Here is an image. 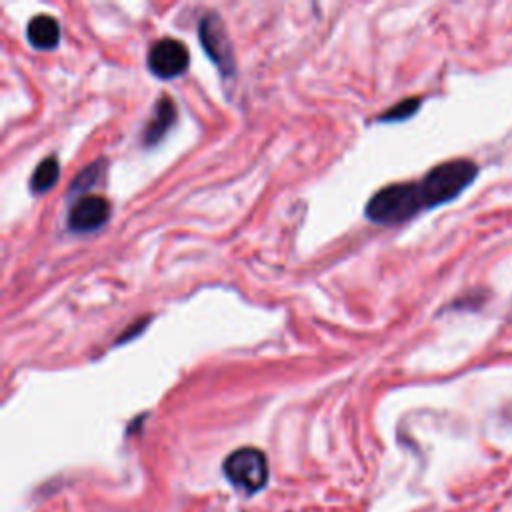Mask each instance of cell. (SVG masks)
<instances>
[{
  "mask_svg": "<svg viewBox=\"0 0 512 512\" xmlns=\"http://www.w3.org/2000/svg\"><path fill=\"white\" fill-rule=\"evenodd\" d=\"M424 206L418 182H396L380 188L366 202V216L376 224H402L416 216Z\"/></svg>",
  "mask_w": 512,
  "mask_h": 512,
  "instance_id": "obj_1",
  "label": "cell"
},
{
  "mask_svg": "<svg viewBox=\"0 0 512 512\" xmlns=\"http://www.w3.org/2000/svg\"><path fill=\"white\" fill-rule=\"evenodd\" d=\"M478 174V166L472 160L456 158L434 166L420 182V194L426 208H434L456 198L464 188L472 184Z\"/></svg>",
  "mask_w": 512,
  "mask_h": 512,
  "instance_id": "obj_2",
  "label": "cell"
},
{
  "mask_svg": "<svg viewBox=\"0 0 512 512\" xmlns=\"http://www.w3.org/2000/svg\"><path fill=\"white\" fill-rule=\"evenodd\" d=\"M222 470L228 482L246 494L258 492L260 488H264L268 480L266 456L262 450L252 446H244L228 454V458L222 464Z\"/></svg>",
  "mask_w": 512,
  "mask_h": 512,
  "instance_id": "obj_3",
  "label": "cell"
},
{
  "mask_svg": "<svg viewBox=\"0 0 512 512\" xmlns=\"http://www.w3.org/2000/svg\"><path fill=\"white\" fill-rule=\"evenodd\" d=\"M198 36H200V44L206 50V54L210 56V60L222 70V74H232L234 72V50H232V42L226 30L224 20L216 14L210 12L200 20L198 26Z\"/></svg>",
  "mask_w": 512,
  "mask_h": 512,
  "instance_id": "obj_4",
  "label": "cell"
},
{
  "mask_svg": "<svg viewBox=\"0 0 512 512\" xmlns=\"http://www.w3.org/2000/svg\"><path fill=\"white\" fill-rule=\"evenodd\" d=\"M146 62L154 76L176 78L186 72L190 64V52L184 42L174 38H162L150 46Z\"/></svg>",
  "mask_w": 512,
  "mask_h": 512,
  "instance_id": "obj_5",
  "label": "cell"
},
{
  "mask_svg": "<svg viewBox=\"0 0 512 512\" xmlns=\"http://www.w3.org/2000/svg\"><path fill=\"white\" fill-rule=\"evenodd\" d=\"M110 218V202L100 194L80 196L68 212V228L74 232H92Z\"/></svg>",
  "mask_w": 512,
  "mask_h": 512,
  "instance_id": "obj_6",
  "label": "cell"
},
{
  "mask_svg": "<svg viewBox=\"0 0 512 512\" xmlns=\"http://www.w3.org/2000/svg\"><path fill=\"white\" fill-rule=\"evenodd\" d=\"M176 120V108L174 102L168 96H162L156 106H154V114L150 116L142 140L146 146H154L156 142H160L164 138V134L170 130V126Z\"/></svg>",
  "mask_w": 512,
  "mask_h": 512,
  "instance_id": "obj_7",
  "label": "cell"
},
{
  "mask_svg": "<svg viewBox=\"0 0 512 512\" xmlns=\"http://www.w3.org/2000/svg\"><path fill=\"white\" fill-rule=\"evenodd\" d=\"M26 36L34 48L50 50L60 42V24L50 14H38L28 22Z\"/></svg>",
  "mask_w": 512,
  "mask_h": 512,
  "instance_id": "obj_8",
  "label": "cell"
},
{
  "mask_svg": "<svg viewBox=\"0 0 512 512\" xmlns=\"http://www.w3.org/2000/svg\"><path fill=\"white\" fill-rule=\"evenodd\" d=\"M58 178H60V164L54 156H48L36 166V170L30 178V190L36 194L48 192L50 188H54Z\"/></svg>",
  "mask_w": 512,
  "mask_h": 512,
  "instance_id": "obj_9",
  "label": "cell"
},
{
  "mask_svg": "<svg viewBox=\"0 0 512 512\" xmlns=\"http://www.w3.org/2000/svg\"><path fill=\"white\" fill-rule=\"evenodd\" d=\"M418 106H420V98H406V100L398 102L396 106L388 108V110L380 116V120H386V122L404 120V118L412 116V114L418 110Z\"/></svg>",
  "mask_w": 512,
  "mask_h": 512,
  "instance_id": "obj_10",
  "label": "cell"
},
{
  "mask_svg": "<svg viewBox=\"0 0 512 512\" xmlns=\"http://www.w3.org/2000/svg\"><path fill=\"white\" fill-rule=\"evenodd\" d=\"M102 168H104V162L90 164L84 172H80V174L76 176V180H74V184H72V190H76L78 186L84 188V186H88V184H94V182L98 180V174H100Z\"/></svg>",
  "mask_w": 512,
  "mask_h": 512,
  "instance_id": "obj_11",
  "label": "cell"
}]
</instances>
